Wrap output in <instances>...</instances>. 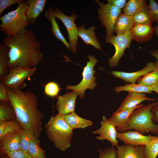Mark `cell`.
I'll list each match as a JSON object with an SVG mask.
<instances>
[{
	"label": "cell",
	"mask_w": 158,
	"mask_h": 158,
	"mask_svg": "<svg viewBox=\"0 0 158 158\" xmlns=\"http://www.w3.org/2000/svg\"><path fill=\"white\" fill-rule=\"evenodd\" d=\"M3 43L9 49L8 69L36 67L43 59L41 43L31 30L25 29L18 33L6 35Z\"/></svg>",
	"instance_id": "6da1fadb"
},
{
	"label": "cell",
	"mask_w": 158,
	"mask_h": 158,
	"mask_svg": "<svg viewBox=\"0 0 158 158\" xmlns=\"http://www.w3.org/2000/svg\"><path fill=\"white\" fill-rule=\"evenodd\" d=\"M8 95L16 115V120L22 128L31 131L39 138L42 131L44 113L38 107L36 95L31 91L8 88Z\"/></svg>",
	"instance_id": "7a4b0ae2"
},
{
	"label": "cell",
	"mask_w": 158,
	"mask_h": 158,
	"mask_svg": "<svg viewBox=\"0 0 158 158\" xmlns=\"http://www.w3.org/2000/svg\"><path fill=\"white\" fill-rule=\"evenodd\" d=\"M157 103L158 101L154 102L135 109L127 122L117 129V132H123L133 130L143 135L150 132L158 136V124L153 122L151 112L152 108Z\"/></svg>",
	"instance_id": "3957f363"
},
{
	"label": "cell",
	"mask_w": 158,
	"mask_h": 158,
	"mask_svg": "<svg viewBox=\"0 0 158 158\" xmlns=\"http://www.w3.org/2000/svg\"><path fill=\"white\" fill-rule=\"evenodd\" d=\"M44 128L48 138L56 148L65 151L70 147L73 130L61 115H52Z\"/></svg>",
	"instance_id": "277c9868"
},
{
	"label": "cell",
	"mask_w": 158,
	"mask_h": 158,
	"mask_svg": "<svg viewBox=\"0 0 158 158\" xmlns=\"http://www.w3.org/2000/svg\"><path fill=\"white\" fill-rule=\"evenodd\" d=\"M28 7L26 2L23 0L18 4L16 9L1 17L0 31L8 35L18 33L25 29L30 24L26 15Z\"/></svg>",
	"instance_id": "5b68a950"
},
{
	"label": "cell",
	"mask_w": 158,
	"mask_h": 158,
	"mask_svg": "<svg viewBox=\"0 0 158 158\" xmlns=\"http://www.w3.org/2000/svg\"><path fill=\"white\" fill-rule=\"evenodd\" d=\"M87 57L89 61L87 62L86 65L84 68L81 81L77 85H68L66 88L68 90H71L76 92L81 99L84 97L86 90L88 89L92 90L97 86L95 83L97 78L94 76L96 72L94 68L98 60L94 56L91 55H88Z\"/></svg>",
	"instance_id": "8992f818"
},
{
	"label": "cell",
	"mask_w": 158,
	"mask_h": 158,
	"mask_svg": "<svg viewBox=\"0 0 158 158\" xmlns=\"http://www.w3.org/2000/svg\"><path fill=\"white\" fill-rule=\"evenodd\" d=\"M37 70L36 67L32 68L15 67L8 69V73L0 82L8 88L14 89L24 88L26 85L24 81L32 76Z\"/></svg>",
	"instance_id": "52a82bcc"
},
{
	"label": "cell",
	"mask_w": 158,
	"mask_h": 158,
	"mask_svg": "<svg viewBox=\"0 0 158 158\" xmlns=\"http://www.w3.org/2000/svg\"><path fill=\"white\" fill-rule=\"evenodd\" d=\"M95 1L100 7L97 9L98 19L101 21V25L105 28V37H109L114 34L115 23L121 13V9L108 3H101L98 0Z\"/></svg>",
	"instance_id": "ba28073f"
},
{
	"label": "cell",
	"mask_w": 158,
	"mask_h": 158,
	"mask_svg": "<svg viewBox=\"0 0 158 158\" xmlns=\"http://www.w3.org/2000/svg\"><path fill=\"white\" fill-rule=\"evenodd\" d=\"M105 39L106 43L113 45L115 49L114 55L108 60L109 67H116L120 59L123 56L125 49L130 47L133 39L131 29L123 34L116 36L113 34L109 38L105 37Z\"/></svg>",
	"instance_id": "9c48e42d"
},
{
	"label": "cell",
	"mask_w": 158,
	"mask_h": 158,
	"mask_svg": "<svg viewBox=\"0 0 158 158\" xmlns=\"http://www.w3.org/2000/svg\"><path fill=\"white\" fill-rule=\"evenodd\" d=\"M51 10L55 17L59 19L65 27L68 35L71 51L74 53H75L77 50L78 37V28L74 21L77 18V16L73 11L71 16H67L57 7H56L55 10L51 8Z\"/></svg>",
	"instance_id": "30bf717a"
},
{
	"label": "cell",
	"mask_w": 158,
	"mask_h": 158,
	"mask_svg": "<svg viewBox=\"0 0 158 158\" xmlns=\"http://www.w3.org/2000/svg\"><path fill=\"white\" fill-rule=\"evenodd\" d=\"M101 126L98 129L92 132L93 134H98L95 138L100 140H107L111 144L112 146H116L118 145L116 128L105 116H103L100 123Z\"/></svg>",
	"instance_id": "8fae6325"
},
{
	"label": "cell",
	"mask_w": 158,
	"mask_h": 158,
	"mask_svg": "<svg viewBox=\"0 0 158 158\" xmlns=\"http://www.w3.org/2000/svg\"><path fill=\"white\" fill-rule=\"evenodd\" d=\"M78 94L73 91H68L64 95H58L56 109L58 114L63 115L74 111Z\"/></svg>",
	"instance_id": "7c38bea8"
},
{
	"label": "cell",
	"mask_w": 158,
	"mask_h": 158,
	"mask_svg": "<svg viewBox=\"0 0 158 158\" xmlns=\"http://www.w3.org/2000/svg\"><path fill=\"white\" fill-rule=\"evenodd\" d=\"M157 136L151 135H145L135 131L129 130L123 132H118L117 139L122 141L125 144H129L134 146H145L150 140Z\"/></svg>",
	"instance_id": "4fadbf2b"
},
{
	"label": "cell",
	"mask_w": 158,
	"mask_h": 158,
	"mask_svg": "<svg viewBox=\"0 0 158 158\" xmlns=\"http://www.w3.org/2000/svg\"><path fill=\"white\" fill-rule=\"evenodd\" d=\"M156 69L155 62H148L142 69L135 72L128 73L117 71H112L111 74L114 77L121 79L126 82L135 83L140 77L144 76Z\"/></svg>",
	"instance_id": "5bb4252c"
},
{
	"label": "cell",
	"mask_w": 158,
	"mask_h": 158,
	"mask_svg": "<svg viewBox=\"0 0 158 158\" xmlns=\"http://www.w3.org/2000/svg\"><path fill=\"white\" fill-rule=\"evenodd\" d=\"M117 158H146L144 146H134L129 144L116 146Z\"/></svg>",
	"instance_id": "9a60e30c"
},
{
	"label": "cell",
	"mask_w": 158,
	"mask_h": 158,
	"mask_svg": "<svg viewBox=\"0 0 158 158\" xmlns=\"http://www.w3.org/2000/svg\"><path fill=\"white\" fill-rule=\"evenodd\" d=\"M20 131L11 133L0 138V150L3 152H12L20 150Z\"/></svg>",
	"instance_id": "2e32d148"
},
{
	"label": "cell",
	"mask_w": 158,
	"mask_h": 158,
	"mask_svg": "<svg viewBox=\"0 0 158 158\" xmlns=\"http://www.w3.org/2000/svg\"><path fill=\"white\" fill-rule=\"evenodd\" d=\"M133 39L140 43L149 40L154 32L152 23L144 25H134L131 29Z\"/></svg>",
	"instance_id": "e0dca14e"
},
{
	"label": "cell",
	"mask_w": 158,
	"mask_h": 158,
	"mask_svg": "<svg viewBox=\"0 0 158 158\" xmlns=\"http://www.w3.org/2000/svg\"><path fill=\"white\" fill-rule=\"evenodd\" d=\"M155 99L147 97L143 93L128 92L127 96L116 111H120L134 107L144 101H153Z\"/></svg>",
	"instance_id": "ac0fdd59"
},
{
	"label": "cell",
	"mask_w": 158,
	"mask_h": 158,
	"mask_svg": "<svg viewBox=\"0 0 158 158\" xmlns=\"http://www.w3.org/2000/svg\"><path fill=\"white\" fill-rule=\"evenodd\" d=\"M47 0H28V8L26 12V16L30 23L34 24L43 11Z\"/></svg>",
	"instance_id": "d6986e66"
},
{
	"label": "cell",
	"mask_w": 158,
	"mask_h": 158,
	"mask_svg": "<svg viewBox=\"0 0 158 158\" xmlns=\"http://www.w3.org/2000/svg\"><path fill=\"white\" fill-rule=\"evenodd\" d=\"M95 29L93 26L86 29L85 25H83L78 28V37L81 38L86 44L91 45L102 51L101 45L95 35Z\"/></svg>",
	"instance_id": "ffe728a7"
},
{
	"label": "cell",
	"mask_w": 158,
	"mask_h": 158,
	"mask_svg": "<svg viewBox=\"0 0 158 158\" xmlns=\"http://www.w3.org/2000/svg\"><path fill=\"white\" fill-rule=\"evenodd\" d=\"M61 116L73 130L76 128L84 129L91 126L93 124L92 121L80 117L75 111Z\"/></svg>",
	"instance_id": "44dd1931"
},
{
	"label": "cell",
	"mask_w": 158,
	"mask_h": 158,
	"mask_svg": "<svg viewBox=\"0 0 158 158\" xmlns=\"http://www.w3.org/2000/svg\"><path fill=\"white\" fill-rule=\"evenodd\" d=\"M44 18L51 24V30L56 38L61 41L67 48L71 51L70 44L66 41L60 30L58 23L56 20V17L52 12L51 7H49L48 9L45 11Z\"/></svg>",
	"instance_id": "7402d4cb"
},
{
	"label": "cell",
	"mask_w": 158,
	"mask_h": 158,
	"mask_svg": "<svg viewBox=\"0 0 158 158\" xmlns=\"http://www.w3.org/2000/svg\"><path fill=\"white\" fill-rule=\"evenodd\" d=\"M143 105L142 104H140L132 108L120 111H116L109 119L116 127V129L119 128L127 122L131 114L134 110Z\"/></svg>",
	"instance_id": "603a6c76"
},
{
	"label": "cell",
	"mask_w": 158,
	"mask_h": 158,
	"mask_svg": "<svg viewBox=\"0 0 158 158\" xmlns=\"http://www.w3.org/2000/svg\"><path fill=\"white\" fill-rule=\"evenodd\" d=\"M134 25L132 16L121 13L115 23L114 32L116 35L124 34L131 30Z\"/></svg>",
	"instance_id": "cb8c5ba5"
},
{
	"label": "cell",
	"mask_w": 158,
	"mask_h": 158,
	"mask_svg": "<svg viewBox=\"0 0 158 158\" xmlns=\"http://www.w3.org/2000/svg\"><path fill=\"white\" fill-rule=\"evenodd\" d=\"M134 25H144L152 23L154 20L149 5H145L132 16Z\"/></svg>",
	"instance_id": "d4e9b609"
},
{
	"label": "cell",
	"mask_w": 158,
	"mask_h": 158,
	"mask_svg": "<svg viewBox=\"0 0 158 158\" xmlns=\"http://www.w3.org/2000/svg\"><path fill=\"white\" fill-rule=\"evenodd\" d=\"M116 93L126 91L128 92L152 93L153 90L152 86H145L139 84L130 83L115 87Z\"/></svg>",
	"instance_id": "484cf974"
},
{
	"label": "cell",
	"mask_w": 158,
	"mask_h": 158,
	"mask_svg": "<svg viewBox=\"0 0 158 158\" xmlns=\"http://www.w3.org/2000/svg\"><path fill=\"white\" fill-rule=\"evenodd\" d=\"M9 48L3 43L0 44V81H2L7 75L8 61Z\"/></svg>",
	"instance_id": "4316f807"
},
{
	"label": "cell",
	"mask_w": 158,
	"mask_h": 158,
	"mask_svg": "<svg viewBox=\"0 0 158 158\" xmlns=\"http://www.w3.org/2000/svg\"><path fill=\"white\" fill-rule=\"evenodd\" d=\"M16 119L14 108L10 102H0V122Z\"/></svg>",
	"instance_id": "83f0119b"
},
{
	"label": "cell",
	"mask_w": 158,
	"mask_h": 158,
	"mask_svg": "<svg viewBox=\"0 0 158 158\" xmlns=\"http://www.w3.org/2000/svg\"><path fill=\"white\" fill-rule=\"evenodd\" d=\"M22 128L16 119L0 122V138L10 133L20 131Z\"/></svg>",
	"instance_id": "f1b7e54d"
},
{
	"label": "cell",
	"mask_w": 158,
	"mask_h": 158,
	"mask_svg": "<svg viewBox=\"0 0 158 158\" xmlns=\"http://www.w3.org/2000/svg\"><path fill=\"white\" fill-rule=\"evenodd\" d=\"M146 4L144 0H129L123 8V13L133 16Z\"/></svg>",
	"instance_id": "f546056e"
},
{
	"label": "cell",
	"mask_w": 158,
	"mask_h": 158,
	"mask_svg": "<svg viewBox=\"0 0 158 158\" xmlns=\"http://www.w3.org/2000/svg\"><path fill=\"white\" fill-rule=\"evenodd\" d=\"M28 152L33 158H47L46 151L40 147L38 138L35 136L30 142Z\"/></svg>",
	"instance_id": "4dcf8cb0"
},
{
	"label": "cell",
	"mask_w": 158,
	"mask_h": 158,
	"mask_svg": "<svg viewBox=\"0 0 158 158\" xmlns=\"http://www.w3.org/2000/svg\"><path fill=\"white\" fill-rule=\"evenodd\" d=\"M34 136L33 134L31 131L22 128L20 131V147L21 150L28 153L29 145L31 139Z\"/></svg>",
	"instance_id": "1f68e13d"
},
{
	"label": "cell",
	"mask_w": 158,
	"mask_h": 158,
	"mask_svg": "<svg viewBox=\"0 0 158 158\" xmlns=\"http://www.w3.org/2000/svg\"><path fill=\"white\" fill-rule=\"evenodd\" d=\"M146 158H156L158 155V136L149 141L144 146Z\"/></svg>",
	"instance_id": "d6a6232c"
},
{
	"label": "cell",
	"mask_w": 158,
	"mask_h": 158,
	"mask_svg": "<svg viewBox=\"0 0 158 158\" xmlns=\"http://www.w3.org/2000/svg\"><path fill=\"white\" fill-rule=\"evenodd\" d=\"M137 82L138 84L140 85L152 86L158 82V70L156 69L142 77L139 78Z\"/></svg>",
	"instance_id": "836d02e7"
},
{
	"label": "cell",
	"mask_w": 158,
	"mask_h": 158,
	"mask_svg": "<svg viewBox=\"0 0 158 158\" xmlns=\"http://www.w3.org/2000/svg\"><path fill=\"white\" fill-rule=\"evenodd\" d=\"M60 90V88L56 83L50 82L45 86L44 91L45 94L48 96H57Z\"/></svg>",
	"instance_id": "e575fe53"
},
{
	"label": "cell",
	"mask_w": 158,
	"mask_h": 158,
	"mask_svg": "<svg viewBox=\"0 0 158 158\" xmlns=\"http://www.w3.org/2000/svg\"><path fill=\"white\" fill-rule=\"evenodd\" d=\"M99 158H117V151L114 147L106 148L103 150L98 149Z\"/></svg>",
	"instance_id": "d590c367"
},
{
	"label": "cell",
	"mask_w": 158,
	"mask_h": 158,
	"mask_svg": "<svg viewBox=\"0 0 158 158\" xmlns=\"http://www.w3.org/2000/svg\"><path fill=\"white\" fill-rule=\"evenodd\" d=\"M2 151L7 154L10 158H33L29 153L20 150L12 152Z\"/></svg>",
	"instance_id": "8d00e7d4"
},
{
	"label": "cell",
	"mask_w": 158,
	"mask_h": 158,
	"mask_svg": "<svg viewBox=\"0 0 158 158\" xmlns=\"http://www.w3.org/2000/svg\"><path fill=\"white\" fill-rule=\"evenodd\" d=\"M149 7L154 20L158 24V3L154 0H150Z\"/></svg>",
	"instance_id": "74e56055"
},
{
	"label": "cell",
	"mask_w": 158,
	"mask_h": 158,
	"mask_svg": "<svg viewBox=\"0 0 158 158\" xmlns=\"http://www.w3.org/2000/svg\"><path fill=\"white\" fill-rule=\"evenodd\" d=\"M23 0H0V15L8 7L15 4L22 2Z\"/></svg>",
	"instance_id": "f35d334b"
},
{
	"label": "cell",
	"mask_w": 158,
	"mask_h": 158,
	"mask_svg": "<svg viewBox=\"0 0 158 158\" xmlns=\"http://www.w3.org/2000/svg\"><path fill=\"white\" fill-rule=\"evenodd\" d=\"M0 101L5 102H10L8 95V88L1 83H0Z\"/></svg>",
	"instance_id": "ab89813d"
},
{
	"label": "cell",
	"mask_w": 158,
	"mask_h": 158,
	"mask_svg": "<svg viewBox=\"0 0 158 158\" xmlns=\"http://www.w3.org/2000/svg\"><path fill=\"white\" fill-rule=\"evenodd\" d=\"M107 3L121 9L124 8L126 4V0H108Z\"/></svg>",
	"instance_id": "60d3db41"
},
{
	"label": "cell",
	"mask_w": 158,
	"mask_h": 158,
	"mask_svg": "<svg viewBox=\"0 0 158 158\" xmlns=\"http://www.w3.org/2000/svg\"><path fill=\"white\" fill-rule=\"evenodd\" d=\"M157 100L158 103L151 110L152 121L154 123L158 122V97Z\"/></svg>",
	"instance_id": "b9f144b4"
},
{
	"label": "cell",
	"mask_w": 158,
	"mask_h": 158,
	"mask_svg": "<svg viewBox=\"0 0 158 158\" xmlns=\"http://www.w3.org/2000/svg\"><path fill=\"white\" fill-rule=\"evenodd\" d=\"M152 55L155 57L157 61L155 62L156 66V69L158 70V50H155L150 51Z\"/></svg>",
	"instance_id": "7bdbcfd3"
},
{
	"label": "cell",
	"mask_w": 158,
	"mask_h": 158,
	"mask_svg": "<svg viewBox=\"0 0 158 158\" xmlns=\"http://www.w3.org/2000/svg\"><path fill=\"white\" fill-rule=\"evenodd\" d=\"M0 158H10L6 153L0 151Z\"/></svg>",
	"instance_id": "ee69618b"
},
{
	"label": "cell",
	"mask_w": 158,
	"mask_h": 158,
	"mask_svg": "<svg viewBox=\"0 0 158 158\" xmlns=\"http://www.w3.org/2000/svg\"><path fill=\"white\" fill-rule=\"evenodd\" d=\"M153 91L158 94V82L155 85L152 86Z\"/></svg>",
	"instance_id": "f6af8a7d"
},
{
	"label": "cell",
	"mask_w": 158,
	"mask_h": 158,
	"mask_svg": "<svg viewBox=\"0 0 158 158\" xmlns=\"http://www.w3.org/2000/svg\"><path fill=\"white\" fill-rule=\"evenodd\" d=\"M154 33L158 38V24H157L154 27Z\"/></svg>",
	"instance_id": "bcb514c9"
}]
</instances>
